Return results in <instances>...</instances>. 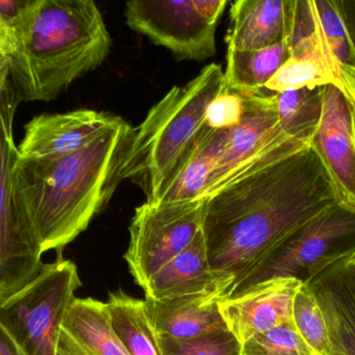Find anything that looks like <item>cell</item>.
I'll use <instances>...</instances> for the list:
<instances>
[{"label": "cell", "mask_w": 355, "mask_h": 355, "mask_svg": "<svg viewBox=\"0 0 355 355\" xmlns=\"http://www.w3.org/2000/svg\"><path fill=\"white\" fill-rule=\"evenodd\" d=\"M107 306L112 330L128 354L163 355L145 301L118 290L110 293Z\"/></svg>", "instance_id": "obj_20"}, {"label": "cell", "mask_w": 355, "mask_h": 355, "mask_svg": "<svg viewBox=\"0 0 355 355\" xmlns=\"http://www.w3.org/2000/svg\"><path fill=\"white\" fill-rule=\"evenodd\" d=\"M59 355H130L110 324L107 303L76 298L62 325Z\"/></svg>", "instance_id": "obj_17"}, {"label": "cell", "mask_w": 355, "mask_h": 355, "mask_svg": "<svg viewBox=\"0 0 355 355\" xmlns=\"http://www.w3.org/2000/svg\"><path fill=\"white\" fill-rule=\"evenodd\" d=\"M205 198L174 202L145 201L135 211L124 259L135 282L149 278L186 250L202 230Z\"/></svg>", "instance_id": "obj_7"}, {"label": "cell", "mask_w": 355, "mask_h": 355, "mask_svg": "<svg viewBox=\"0 0 355 355\" xmlns=\"http://www.w3.org/2000/svg\"><path fill=\"white\" fill-rule=\"evenodd\" d=\"M147 313L159 338L190 340L226 329L220 302L213 294L178 298H145Z\"/></svg>", "instance_id": "obj_16"}, {"label": "cell", "mask_w": 355, "mask_h": 355, "mask_svg": "<svg viewBox=\"0 0 355 355\" xmlns=\"http://www.w3.org/2000/svg\"><path fill=\"white\" fill-rule=\"evenodd\" d=\"M245 107L242 95L224 87L207 107L205 126L215 132H228L241 123Z\"/></svg>", "instance_id": "obj_28"}, {"label": "cell", "mask_w": 355, "mask_h": 355, "mask_svg": "<svg viewBox=\"0 0 355 355\" xmlns=\"http://www.w3.org/2000/svg\"><path fill=\"white\" fill-rule=\"evenodd\" d=\"M347 263H348L349 267H350L351 271H352L353 275L355 277V254H353L352 257L347 259Z\"/></svg>", "instance_id": "obj_33"}, {"label": "cell", "mask_w": 355, "mask_h": 355, "mask_svg": "<svg viewBox=\"0 0 355 355\" xmlns=\"http://www.w3.org/2000/svg\"><path fill=\"white\" fill-rule=\"evenodd\" d=\"M143 290L145 298L153 300L199 294L216 296L202 230L186 250L153 274Z\"/></svg>", "instance_id": "obj_19"}, {"label": "cell", "mask_w": 355, "mask_h": 355, "mask_svg": "<svg viewBox=\"0 0 355 355\" xmlns=\"http://www.w3.org/2000/svg\"><path fill=\"white\" fill-rule=\"evenodd\" d=\"M328 45L340 65L355 68V53L334 0H313Z\"/></svg>", "instance_id": "obj_26"}, {"label": "cell", "mask_w": 355, "mask_h": 355, "mask_svg": "<svg viewBox=\"0 0 355 355\" xmlns=\"http://www.w3.org/2000/svg\"><path fill=\"white\" fill-rule=\"evenodd\" d=\"M290 55L288 39L257 51L227 49L224 71L225 88L240 93L255 92L265 88Z\"/></svg>", "instance_id": "obj_21"}, {"label": "cell", "mask_w": 355, "mask_h": 355, "mask_svg": "<svg viewBox=\"0 0 355 355\" xmlns=\"http://www.w3.org/2000/svg\"><path fill=\"white\" fill-rule=\"evenodd\" d=\"M35 0L0 1V59H9L21 38Z\"/></svg>", "instance_id": "obj_27"}, {"label": "cell", "mask_w": 355, "mask_h": 355, "mask_svg": "<svg viewBox=\"0 0 355 355\" xmlns=\"http://www.w3.org/2000/svg\"><path fill=\"white\" fill-rule=\"evenodd\" d=\"M195 8L198 10L200 15L207 21L217 24L223 14L227 0H193Z\"/></svg>", "instance_id": "obj_29"}, {"label": "cell", "mask_w": 355, "mask_h": 355, "mask_svg": "<svg viewBox=\"0 0 355 355\" xmlns=\"http://www.w3.org/2000/svg\"><path fill=\"white\" fill-rule=\"evenodd\" d=\"M82 282L78 267L59 255L39 275L0 303V330L19 355H59L62 325Z\"/></svg>", "instance_id": "obj_5"}, {"label": "cell", "mask_w": 355, "mask_h": 355, "mask_svg": "<svg viewBox=\"0 0 355 355\" xmlns=\"http://www.w3.org/2000/svg\"><path fill=\"white\" fill-rule=\"evenodd\" d=\"M293 321L301 338L315 355H330L329 334L325 315L309 284H303L295 297Z\"/></svg>", "instance_id": "obj_23"}, {"label": "cell", "mask_w": 355, "mask_h": 355, "mask_svg": "<svg viewBox=\"0 0 355 355\" xmlns=\"http://www.w3.org/2000/svg\"><path fill=\"white\" fill-rule=\"evenodd\" d=\"M351 105V103H350ZM351 107H352V116H353V128H354V135H355V107L351 105Z\"/></svg>", "instance_id": "obj_34"}, {"label": "cell", "mask_w": 355, "mask_h": 355, "mask_svg": "<svg viewBox=\"0 0 355 355\" xmlns=\"http://www.w3.org/2000/svg\"><path fill=\"white\" fill-rule=\"evenodd\" d=\"M0 355H19L13 343L1 330H0Z\"/></svg>", "instance_id": "obj_32"}, {"label": "cell", "mask_w": 355, "mask_h": 355, "mask_svg": "<svg viewBox=\"0 0 355 355\" xmlns=\"http://www.w3.org/2000/svg\"><path fill=\"white\" fill-rule=\"evenodd\" d=\"M227 132L203 125L188 155L162 189L155 202L205 198L225 146Z\"/></svg>", "instance_id": "obj_18"}, {"label": "cell", "mask_w": 355, "mask_h": 355, "mask_svg": "<svg viewBox=\"0 0 355 355\" xmlns=\"http://www.w3.org/2000/svg\"><path fill=\"white\" fill-rule=\"evenodd\" d=\"M353 254L355 211L338 203L282 240L228 299L275 278H295L309 284Z\"/></svg>", "instance_id": "obj_6"}, {"label": "cell", "mask_w": 355, "mask_h": 355, "mask_svg": "<svg viewBox=\"0 0 355 355\" xmlns=\"http://www.w3.org/2000/svg\"><path fill=\"white\" fill-rule=\"evenodd\" d=\"M323 90L324 87L282 93H268L261 89L255 92L263 95L286 134L311 142L321 120Z\"/></svg>", "instance_id": "obj_22"}, {"label": "cell", "mask_w": 355, "mask_h": 355, "mask_svg": "<svg viewBox=\"0 0 355 355\" xmlns=\"http://www.w3.org/2000/svg\"><path fill=\"white\" fill-rule=\"evenodd\" d=\"M303 284L295 278L267 280L222 301L220 311L228 329L243 344L257 334L292 322L295 297Z\"/></svg>", "instance_id": "obj_12"}, {"label": "cell", "mask_w": 355, "mask_h": 355, "mask_svg": "<svg viewBox=\"0 0 355 355\" xmlns=\"http://www.w3.org/2000/svg\"><path fill=\"white\" fill-rule=\"evenodd\" d=\"M294 0H238L230 8L227 49L257 51L286 38Z\"/></svg>", "instance_id": "obj_15"}, {"label": "cell", "mask_w": 355, "mask_h": 355, "mask_svg": "<svg viewBox=\"0 0 355 355\" xmlns=\"http://www.w3.org/2000/svg\"><path fill=\"white\" fill-rule=\"evenodd\" d=\"M163 355H241L242 344L228 328L190 340L159 338Z\"/></svg>", "instance_id": "obj_25"}, {"label": "cell", "mask_w": 355, "mask_h": 355, "mask_svg": "<svg viewBox=\"0 0 355 355\" xmlns=\"http://www.w3.org/2000/svg\"><path fill=\"white\" fill-rule=\"evenodd\" d=\"M135 130L122 119L90 145L64 157L26 159L1 136L12 198L32 226L43 252L62 251L88 228L123 180Z\"/></svg>", "instance_id": "obj_2"}, {"label": "cell", "mask_w": 355, "mask_h": 355, "mask_svg": "<svg viewBox=\"0 0 355 355\" xmlns=\"http://www.w3.org/2000/svg\"><path fill=\"white\" fill-rule=\"evenodd\" d=\"M126 24L178 60L201 62L216 53V28L193 0H132L125 5Z\"/></svg>", "instance_id": "obj_8"}, {"label": "cell", "mask_w": 355, "mask_h": 355, "mask_svg": "<svg viewBox=\"0 0 355 355\" xmlns=\"http://www.w3.org/2000/svg\"><path fill=\"white\" fill-rule=\"evenodd\" d=\"M336 190L338 202L355 211V135L352 107L334 85L324 87L321 120L311 142Z\"/></svg>", "instance_id": "obj_9"}, {"label": "cell", "mask_w": 355, "mask_h": 355, "mask_svg": "<svg viewBox=\"0 0 355 355\" xmlns=\"http://www.w3.org/2000/svg\"><path fill=\"white\" fill-rule=\"evenodd\" d=\"M241 355H315L301 338L294 321L257 334L243 343Z\"/></svg>", "instance_id": "obj_24"}, {"label": "cell", "mask_w": 355, "mask_h": 355, "mask_svg": "<svg viewBox=\"0 0 355 355\" xmlns=\"http://www.w3.org/2000/svg\"><path fill=\"white\" fill-rule=\"evenodd\" d=\"M42 247L12 198L10 167L1 155L0 205V303L35 279L44 267Z\"/></svg>", "instance_id": "obj_10"}, {"label": "cell", "mask_w": 355, "mask_h": 355, "mask_svg": "<svg viewBox=\"0 0 355 355\" xmlns=\"http://www.w3.org/2000/svg\"><path fill=\"white\" fill-rule=\"evenodd\" d=\"M355 53V0H334Z\"/></svg>", "instance_id": "obj_30"}, {"label": "cell", "mask_w": 355, "mask_h": 355, "mask_svg": "<svg viewBox=\"0 0 355 355\" xmlns=\"http://www.w3.org/2000/svg\"><path fill=\"white\" fill-rule=\"evenodd\" d=\"M315 28L290 43L291 55L277 73L266 85L268 93L315 89L334 85L343 91L340 65L326 40L311 0Z\"/></svg>", "instance_id": "obj_13"}, {"label": "cell", "mask_w": 355, "mask_h": 355, "mask_svg": "<svg viewBox=\"0 0 355 355\" xmlns=\"http://www.w3.org/2000/svg\"><path fill=\"white\" fill-rule=\"evenodd\" d=\"M121 120L119 116L95 110L42 114L26 124L18 151L26 159L71 155L90 145Z\"/></svg>", "instance_id": "obj_11"}, {"label": "cell", "mask_w": 355, "mask_h": 355, "mask_svg": "<svg viewBox=\"0 0 355 355\" xmlns=\"http://www.w3.org/2000/svg\"><path fill=\"white\" fill-rule=\"evenodd\" d=\"M112 38L92 0H35L24 33L0 71L20 101H51L72 83L101 67Z\"/></svg>", "instance_id": "obj_3"}, {"label": "cell", "mask_w": 355, "mask_h": 355, "mask_svg": "<svg viewBox=\"0 0 355 355\" xmlns=\"http://www.w3.org/2000/svg\"><path fill=\"white\" fill-rule=\"evenodd\" d=\"M340 80L343 92L346 95L349 103L355 107V68L340 65Z\"/></svg>", "instance_id": "obj_31"}, {"label": "cell", "mask_w": 355, "mask_h": 355, "mask_svg": "<svg viewBox=\"0 0 355 355\" xmlns=\"http://www.w3.org/2000/svg\"><path fill=\"white\" fill-rule=\"evenodd\" d=\"M338 199L311 141L291 139L205 197L202 232L220 303L295 230Z\"/></svg>", "instance_id": "obj_1"}, {"label": "cell", "mask_w": 355, "mask_h": 355, "mask_svg": "<svg viewBox=\"0 0 355 355\" xmlns=\"http://www.w3.org/2000/svg\"><path fill=\"white\" fill-rule=\"evenodd\" d=\"M325 315L330 355H355V277L347 259L309 282Z\"/></svg>", "instance_id": "obj_14"}, {"label": "cell", "mask_w": 355, "mask_h": 355, "mask_svg": "<svg viewBox=\"0 0 355 355\" xmlns=\"http://www.w3.org/2000/svg\"><path fill=\"white\" fill-rule=\"evenodd\" d=\"M225 87L221 66H205L196 78L173 87L151 107L135 130L122 178L155 202L166 182L188 155L205 125L207 107Z\"/></svg>", "instance_id": "obj_4"}]
</instances>
